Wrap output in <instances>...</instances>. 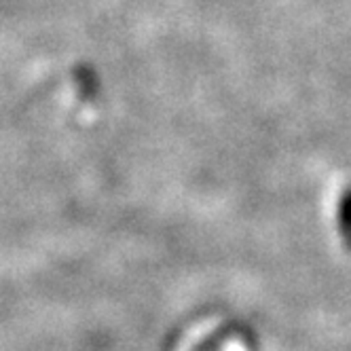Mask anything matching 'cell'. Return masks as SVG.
<instances>
[{"label":"cell","mask_w":351,"mask_h":351,"mask_svg":"<svg viewBox=\"0 0 351 351\" xmlns=\"http://www.w3.org/2000/svg\"><path fill=\"white\" fill-rule=\"evenodd\" d=\"M339 231L343 243L351 250V189H347L339 202Z\"/></svg>","instance_id":"obj_1"}]
</instances>
